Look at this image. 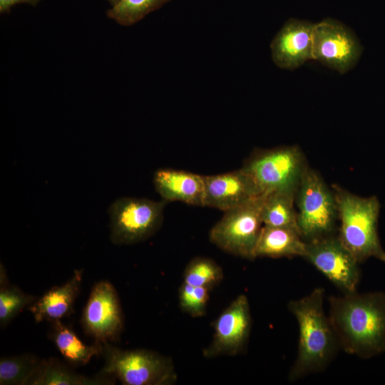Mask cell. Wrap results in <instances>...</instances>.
I'll return each mask as SVG.
<instances>
[{"mask_svg":"<svg viewBox=\"0 0 385 385\" xmlns=\"http://www.w3.org/2000/svg\"><path fill=\"white\" fill-rule=\"evenodd\" d=\"M329 319L339 346L361 359L385 351V293L329 297Z\"/></svg>","mask_w":385,"mask_h":385,"instance_id":"cell-1","label":"cell"},{"mask_svg":"<svg viewBox=\"0 0 385 385\" xmlns=\"http://www.w3.org/2000/svg\"><path fill=\"white\" fill-rule=\"evenodd\" d=\"M324 294L323 288L317 287L309 294L288 303V309L299 327L297 355L288 376L291 382L324 370L339 347L324 309Z\"/></svg>","mask_w":385,"mask_h":385,"instance_id":"cell-2","label":"cell"},{"mask_svg":"<svg viewBox=\"0 0 385 385\" xmlns=\"http://www.w3.org/2000/svg\"><path fill=\"white\" fill-rule=\"evenodd\" d=\"M332 190L337 205L341 242L359 263L370 257L385 262V250L378 235V198L358 196L336 185Z\"/></svg>","mask_w":385,"mask_h":385,"instance_id":"cell-3","label":"cell"},{"mask_svg":"<svg viewBox=\"0 0 385 385\" xmlns=\"http://www.w3.org/2000/svg\"><path fill=\"white\" fill-rule=\"evenodd\" d=\"M295 204L299 230L305 242L334 235L338 210L334 191L308 166L299 181Z\"/></svg>","mask_w":385,"mask_h":385,"instance_id":"cell-4","label":"cell"},{"mask_svg":"<svg viewBox=\"0 0 385 385\" xmlns=\"http://www.w3.org/2000/svg\"><path fill=\"white\" fill-rule=\"evenodd\" d=\"M105 364L100 374L117 378L124 385H169L177 379L171 359L147 349L123 350L102 343Z\"/></svg>","mask_w":385,"mask_h":385,"instance_id":"cell-5","label":"cell"},{"mask_svg":"<svg viewBox=\"0 0 385 385\" xmlns=\"http://www.w3.org/2000/svg\"><path fill=\"white\" fill-rule=\"evenodd\" d=\"M242 167L250 173L262 194L274 190L297 189L307 167L297 145L257 149Z\"/></svg>","mask_w":385,"mask_h":385,"instance_id":"cell-6","label":"cell"},{"mask_svg":"<svg viewBox=\"0 0 385 385\" xmlns=\"http://www.w3.org/2000/svg\"><path fill=\"white\" fill-rule=\"evenodd\" d=\"M264 195L224 212L210 231V241L229 254L255 259V247L263 226L261 209Z\"/></svg>","mask_w":385,"mask_h":385,"instance_id":"cell-7","label":"cell"},{"mask_svg":"<svg viewBox=\"0 0 385 385\" xmlns=\"http://www.w3.org/2000/svg\"><path fill=\"white\" fill-rule=\"evenodd\" d=\"M166 202L148 198L120 197L110 206V238L113 243L135 244L147 240L160 228Z\"/></svg>","mask_w":385,"mask_h":385,"instance_id":"cell-8","label":"cell"},{"mask_svg":"<svg viewBox=\"0 0 385 385\" xmlns=\"http://www.w3.org/2000/svg\"><path fill=\"white\" fill-rule=\"evenodd\" d=\"M342 294L356 292L360 280L359 262L334 235L307 242L304 257Z\"/></svg>","mask_w":385,"mask_h":385,"instance_id":"cell-9","label":"cell"},{"mask_svg":"<svg viewBox=\"0 0 385 385\" xmlns=\"http://www.w3.org/2000/svg\"><path fill=\"white\" fill-rule=\"evenodd\" d=\"M362 46L352 31L342 23L326 19L314 24L312 59L345 73L358 62Z\"/></svg>","mask_w":385,"mask_h":385,"instance_id":"cell-10","label":"cell"},{"mask_svg":"<svg viewBox=\"0 0 385 385\" xmlns=\"http://www.w3.org/2000/svg\"><path fill=\"white\" fill-rule=\"evenodd\" d=\"M85 333L95 342L118 339L123 327L118 293L111 283L101 280L93 287L81 319Z\"/></svg>","mask_w":385,"mask_h":385,"instance_id":"cell-11","label":"cell"},{"mask_svg":"<svg viewBox=\"0 0 385 385\" xmlns=\"http://www.w3.org/2000/svg\"><path fill=\"white\" fill-rule=\"evenodd\" d=\"M214 325L212 340L203 351V356L210 359L240 353L247 342L252 327L247 297L245 294L237 296L220 314Z\"/></svg>","mask_w":385,"mask_h":385,"instance_id":"cell-12","label":"cell"},{"mask_svg":"<svg viewBox=\"0 0 385 385\" xmlns=\"http://www.w3.org/2000/svg\"><path fill=\"white\" fill-rule=\"evenodd\" d=\"M204 207L225 212L262 195L243 167L225 173L204 175Z\"/></svg>","mask_w":385,"mask_h":385,"instance_id":"cell-13","label":"cell"},{"mask_svg":"<svg viewBox=\"0 0 385 385\" xmlns=\"http://www.w3.org/2000/svg\"><path fill=\"white\" fill-rule=\"evenodd\" d=\"M314 26L295 19L285 22L270 43L272 59L277 67L294 70L312 59Z\"/></svg>","mask_w":385,"mask_h":385,"instance_id":"cell-14","label":"cell"},{"mask_svg":"<svg viewBox=\"0 0 385 385\" xmlns=\"http://www.w3.org/2000/svg\"><path fill=\"white\" fill-rule=\"evenodd\" d=\"M153 185L163 200L204 207V175L182 170L161 168L153 175Z\"/></svg>","mask_w":385,"mask_h":385,"instance_id":"cell-15","label":"cell"},{"mask_svg":"<svg viewBox=\"0 0 385 385\" xmlns=\"http://www.w3.org/2000/svg\"><path fill=\"white\" fill-rule=\"evenodd\" d=\"M83 270H75L66 283L51 287L29 305L27 309L33 314L35 322L51 323L71 314L80 291Z\"/></svg>","mask_w":385,"mask_h":385,"instance_id":"cell-16","label":"cell"},{"mask_svg":"<svg viewBox=\"0 0 385 385\" xmlns=\"http://www.w3.org/2000/svg\"><path fill=\"white\" fill-rule=\"evenodd\" d=\"M307 250L305 242L295 230L263 225L254 256L272 258L302 257Z\"/></svg>","mask_w":385,"mask_h":385,"instance_id":"cell-17","label":"cell"},{"mask_svg":"<svg viewBox=\"0 0 385 385\" xmlns=\"http://www.w3.org/2000/svg\"><path fill=\"white\" fill-rule=\"evenodd\" d=\"M114 377L100 374L88 377L71 370L56 358L41 359L29 385H103L113 384Z\"/></svg>","mask_w":385,"mask_h":385,"instance_id":"cell-18","label":"cell"},{"mask_svg":"<svg viewBox=\"0 0 385 385\" xmlns=\"http://www.w3.org/2000/svg\"><path fill=\"white\" fill-rule=\"evenodd\" d=\"M297 190H277L265 194L261 209L263 225L290 228L299 232L295 204Z\"/></svg>","mask_w":385,"mask_h":385,"instance_id":"cell-19","label":"cell"},{"mask_svg":"<svg viewBox=\"0 0 385 385\" xmlns=\"http://www.w3.org/2000/svg\"><path fill=\"white\" fill-rule=\"evenodd\" d=\"M49 337L65 360L75 366H85L94 356L102 354V343L85 344L61 320L51 322Z\"/></svg>","mask_w":385,"mask_h":385,"instance_id":"cell-20","label":"cell"},{"mask_svg":"<svg viewBox=\"0 0 385 385\" xmlns=\"http://www.w3.org/2000/svg\"><path fill=\"white\" fill-rule=\"evenodd\" d=\"M41 359L31 354L1 357V385H29Z\"/></svg>","mask_w":385,"mask_h":385,"instance_id":"cell-21","label":"cell"},{"mask_svg":"<svg viewBox=\"0 0 385 385\" xmlns=\"http://www.w3.org/2000/svg\"><path fill=\"white\" fill-rule=\"evenodd\" d=\"M0 276V325L4 328L24 308L34 303L38 297L25 293L18 287L10 284L2 266Z\"/></svg>","mask_w":385,"mask_h":385,"instance_id":"cell-22","label":"cell"},{"mask_svg":"<svg viewBox=\"0 0 385 385\" xmlns=\"http://www.w3.org/2000/svg\"><path fill=\"white\" fill-rule=\"evenodd\" d=\"M223 278V272L214 260L204 257L193 258L186 266L183 282L210 289L217 285Z\"/></svg>","mask_w":385,"mask_h":385,"instance_id":"cell-23","label":"cell"},{"mask_svg":"<svg viewBox=\"0 0 385 385\" xmlns=\"http://www.w3.org/2000/svg\"><path fill=\"white\" fill-rule=\"evenodd\" d=\"M210 289L183 283L179 289V304L182 310L193 317L205 315Z\"/></svg>","mask_w":385,"mask_h":385,"instance_id":"cell-24","label":"cell"},{"mask_svg":"<svg viewBox=\"0 0 385 385\" xmlns=\"http://www.w3.org/2000/svg\"><path fill=\"white\" fill-rule=\"evenodd\" d=\"M165 0H120L112 12L115 16L133 22Z\"/></svg>","mask_w":385,"mask_h":385,"instance_id":"cell-25","label":"cell"}]
</instances>
